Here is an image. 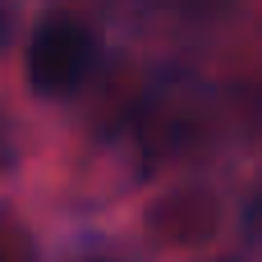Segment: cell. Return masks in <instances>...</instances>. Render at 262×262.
<instances>
[{
	"instance_id": "cell-2",
	"label": "cell",
	"mask_w": 262,
	"mask_h": 262,
	"mask_svg": "<svg viewBox=\"0 0 262 262\" xmlns=\"http://www.w3.org/2000/svg\"><path fill=\"white\" fill-rule=\"evenodd\" d=\"M0 161H5V124H0Z\"/></svg>"
},
{
	"instance_id": "cell-3",
	"label": "cell",
	"mask_w": 262,
	"mask_h": 262,
	"mask_svg": "<svg viewBox=\"0 0 262 262\" xmlns=\"http://www.w3.org/2000/svg\"><path fill=\"white\" fill-rule=\"evenodd\" d=\"M0 41H5V5H0Z\"/></svg>"
},
{
	"instance_id": "cell-1",
	"label": "cell",
	"mask_w": 262,
	"mask_h": 262,
	"mask_svg": "<svg viewBox=\"0 0 262 262\" xmlns=\"http://www.w3.org/2000/svg\"><path fill=\"white\" fill-rule=\"evenodd\" d=\"M97 64V41L74 18H51L28 41V83L41 97H74Z\"/></svg>"
}]
</instances>
